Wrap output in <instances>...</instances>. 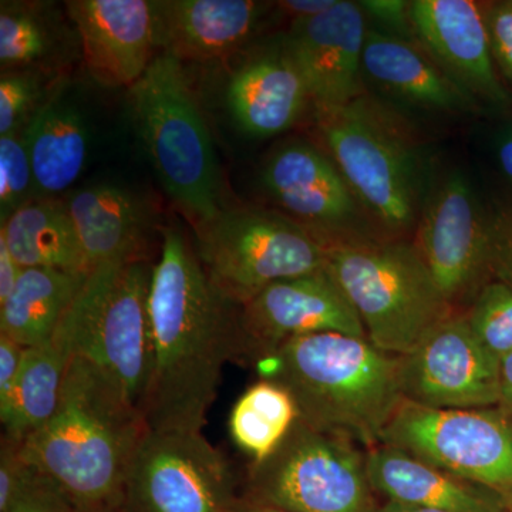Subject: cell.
I'll list each match as a JSON object with an SVG mask.
<instances>
[{
	"mask_svg": "<svg viewBox=\"0 0 512 512\" xmlns=\"http://www.w3.org/2000/svg\"><path fill=\"white\" fill-rule=\"evenodd\" d=\"M148 318L151 366L140 406L148 430L202 431L225 365L241 355L239 306L211 284L180 229H163Z\"/></svg>",
	"mask_w": 512,
	"mask_h": 512,
	"instance_id": "cell-1",
	"label": "cell"
},
{
	"mask_svg": "<svg viewBox=\"0 0 512 512\" xmlns=\"http://www.w3.org/2000/svg\"><path fill=\"white\" fill-rule=\"evenodd\" d=\"M148 431L140 407L96 363L74 355L55 414L22 443L74 508H120L124 481Z\"/></svg>",
	"mask_w": 512,
	"mask_h": 512,
	"instance_id": "cell-2",
	"label": "cell"
},
{
	"mask_svg": "<svg viewBox=\"0 0 512 512\" xmlns=\"http://www.w3.org/2000/svg\"><path fill=\"white\" fill-rule=\"evenodd\" d=\"M262 379L292 394L299 419L313 429L370 448L403 402L402 357L369 339L315 333L288 340L259 360Z\"/></svg>",
	"mask_w": 512,
	"mask_h": 512,
	"instance_id": "cell-3",
	"label": "cell"
},
{
	"mask_svg": "<svg viewBox=\"0 0 512 512\" xmlns=\"http://www.w3.org/2000/svg\"><path fill=\"white\" fill-rule=\"evenodd\" d=\"M316 120L350 190L382 227L404 232L419 222L420 148L400 114L365 93L316 109Z\"/></svg>",
	"mask_w": 512,
	"mask_h": 512,
	"instance_id": "cell-4",
	"label": "cell"
},
{
	"mask_svg": "<svg viewBox=\"0 0 512 512\" xmlns=\"http://www.w3.org/2000/svg\"><path fill=\"white\" fill-rule=\"evenodd\" d=\"M326 269L355 306L367 339L390 355L412 352L441 320L456 313L416 244L375 239L332 245Z\"/></svg>",
	"mask_w": 512,
	"mask_h": 512,
	"instance_id": "cell-5",
	"label": "cell"
},
{
	"mask_svg": "<svg viewBox=\"0 0 512 512\" xmlns=\"http://www.w3.org/2000/svg\"><path fill=\"white\" fill-rule=\"evenodd\" d=\"M130 97L138 134L165 190L200 225L214 220L221 212L217 160L181 62L156 57Z\"/></svg>",
	"mask_w": 512,
	"mask_h": 512,
	"instance_id": "cell-6",
	"label": "cell"
},
{
	"mask_svg": "<svg viewBox=\"0 0 512 512\" xmlns=\"http://www.w3.org/2000/svg\"><path fill=\"white\" fill-rule=\"evenodd\" d=\"M153 268L147 259L97 266L59 323L74 355L96 363L138 407L150 376Z\"/></svg>",
	"mask_w": 512,
	"mask_h": 512,
	"instance_id": "cell-7",
	"label": "cell"
},
{
	"mask_svg": "<svg viewBox=\"0 0 512 512\" xmlns=\"http://www.w3.org/2000/svg\"><path fill=\"white\" fill-rule=\"evenodd\" d=\"M197 254L215 289L241 308L275 282L325 268L328 247L295 218L242 208L200 225Z\"/></svg>",
	"mask_w": 512,
	"mask_h": 512,
	"instance_id": "cell-8",
	"label": "cell"
},
{
	"mask_svg": "<svg viewBox=\"0 0 512 512\" xmlns=\"http://www.w3.org/2000/svg\"><path fill=\"white\" fill-rule=\"evenodd\" d=\"M366 453L298 419L281 446L248 468L244 497L288 512H375Z\"/></svg>",
	"mask_w": 512,
	"mask_h": 512,
	"instance_id": "cell-9",
	"label": "cell"
},
{
	"mask_svg": "<svg viewBox=\"0 0 512 512\" xmlns=\"http://www.w3.org/2000/svg\"><path fill=\"white\" fill-rule=\"evenodd\" d=\"M380 444L463 480L512 493V419L495 409H431L403 400Z\"/></svg>",
	"mask_w": 512,
	"mask_h": 512,
	"instance_id": "cell-10",
	"label": "cell"
},
{
	"mask_svg": "<svg viewBox=\"0 0 512 512\" xmlns=\"http://www.w3.org/2000/svg\"><path fill=\"white\" fill-rule=\"evenodd\" d=\"M237 495L231 461L202 431L148 430L124 481L123 512H227Z\"/></svg>",
	"mask_w": 512,
	"mask_h": 512,
	"instance_id": "cell-11",
	"label": "cell"
},
{
	"mask_svg": "<svg viewBox=\"0 0 512 512\" xmlns=\"http://www.w3.org/2000/svg\"><path fill=\"white\" fill-rule=\"evenodd\" d=\"M402 357L407 402L431 409H495L500 362L474 335L464 313H453Z\"/></svg>",
	"mask_w": 512,
	"mask_h": 512,
	"instance_id": "cell-12",
	"label": "cell"
},
{
	"mask_svg": "<svg viewBox=\"0 0 512 512\" xmlns=\"http://www.w3.org/2000/svg\"><path fill=\"white\" fill-rule=\"evenodd\" d=\"M416 247L448 305L476 298L485 285L493 244L480 202L463 175L451 174L424 202Z\"/></svg>",
	"mask_w": 512,
	"mask_h": 512,
	"instance_id": "cell-13",
	"label": "cell"
},
{
	"mask_svg": "<svg viewBox=\"0 0 512 512\" xmlns=\"http://www.w3.org/2000/svg\"><path fill=\"white\" fill-rule=\"evenodd\" d=\"M315 333L367 339L355 306L326 266L275 282L239 308V360L258 363L288 340Z\"/></svg>",
	"mask_w": 512,
	"mask_h": 512,
	"instance_id": "cell-14",
	"label": "cell"
},
{
	"mask_svg": "<svg viewBox=\"0 0 512 512\" xmlns=\"http://www.w3.org/2000/svg\"><path fill=\"white\" fill-rule=\"evenodd\" d=\"M266 191L326 247L375 241L359 229L360 202L332 157L306 141L279 147L262 171Z\"/></svg>",
	"mask_w": 512,
	"mask_h": 512,
	"instance_id": "cell-15",
	"label": "cell"
},
{
	"mask_svg": "<svg viewBox=\"0 0 512 512\" xmlns=\"http://www.w3.org/2000/svg\"><path fill=\"white\" fill-rule=\"evenodd\" d=\"M365 18L359 3L338 0L323 15L292 23L284 50L305 80L315 109L342 106L365 94Z\"/></svg>",
	"mask_w": 512,
	"mask_h": 512,
	"instance_id": "cell-16",
	"label": "cell"
},
{
	"mask_svg": "<svg viewBox=\"0 0 512 512\" xmlns=\"http://www.w3.org/2000/svg\"><path fill=\"white\" fill-rule=\"evenodd\" d=\"M66 6L94 79L107 87L134 86L154 60V2L72 0Z\"/></svg>",
	"mask_w": 512,
	"mask_h": 512,
	"instance_id": "cell-17",
	"label": "cell"
},
{
	"mask_svg": "<svg viewBox=\"0 0 512 512\" xmlns=\"http://www.w3.org/2000/svg\"><path fill=\"white\" fill-rule=\"evenodd\" d=\"M414 35L430 56L471 97L507 99L498 82L485 13L473 0H414Z\"/></svg>",
	"mask_w": 512,
	"mask_h": 512,
	"instance_id": "cell-18",
	"label": "cell"
},
{
	"mask_svg": "<svg viewBox=\"0 0 512 512\" xmlns=\"http://www.w3.org/2000/svg\"><path fill=\"white\" fill-rule=\"evenodd\" d=\"M366 471L373 491L386 501L448 512H508L504 494L397 448L380 444L367 450Z\"/></svg>",
	"mask_w": 512,
	"mask_h": 512,
	"instance_id": "cell-19",
	"label": "cell"
},
{
	"mask_svg": "<svg viewBox=\"0 0 512 512\" xmlns=\"http://www.w3.org/2000/svg\"><path fill=\"white\" fill-rule=\"evenodd\" d=\"M156 8V46L181 60H212L238 49L261 16L251 0H161Z\"/></svg>",
	"mask_w": 512,
	"mask_h": 512,
	"instance_id": "cell-20",
	"label": "cell"
},
{
	"mask_svg": "<svg viewBox=\"0 0 512 512\" xmlns=\"http://www.w3.org/2000/svg\"><path fill=\"white\" fill-rule=\"evenodd\" d=\"M227 100L235 123L252 137L284 133L312 101L305 80L285 50L239 67L228 84Z\"/></svg>",
	"mask_w": 512,
	"mask_h": 512,
	"instance_id": "cell-21",
	"label": "cell"
},
{
	"mask_svg": "<svg viewBox=\"0 0 512 512\" xmlns=\"http://www.w3.org/2000/svg\"><path fill=\"white\" fill-rule=\"evenodd\" d=\"M363 73L396 99L423 109L464 111L473 97L421 45L404 37L367 29Z\"/></svg>",
	"mask_w": 512,
	"mask_h": 512,
	"instance_id": "cell-22",
	"label": "cell"
},
{
	"mask_svg": "<svg viewBox=\"0 0 512 512\" xmlns=\"http://www.w3.org/2000/svg\"><path fill=\"white\" fill-rule=\"evenodd\" d=\"M89 272L114 262L146 261L147 215L131 192L94 185L67 200Z\"/></svg>",
	"mask_w": 512,
	"mask_h": 512,
	"instance_id": "cell-23",
	"label": "cell"
},
{
	"mask_svg": "<svg viewBox=\"0 0 512 512\" xmlns=\"http://www.w3.org/2000/svg\"><path fill=\"white\" fill-rule=\"evenodd\" d=\"M22 136L37 197H53L76 183L89 156L90 133L72 100L59 94L37 107Z\"/></svg>",
	"mask_w": 512,
	"mask_h": 512,
	"instance_id": "cell-24",
	"label": "cell"
},
{
	"mask_svg": "<svg viewBox=\"0 0 512 512\" xmlns=\"http://www.w3.org/2000/svg\"><path fill=\"white\" fill-rule=\"evenodd\" d=\"M0 238L22 268L89 274L67 201L37 198L2 222Z\"/></svg>",
	"mask_w": 512,
	"mask_h": 512,
	"instance_id": "cell-25",
	"label": "cell"
},
{
	"mask_svg": "<svg viewBox=\"0 0 512 512\" xmlns=\"http://www.w3.org/2000/svg\"><path fill=\"white\" fill-rule=\"evenodd\" d=\"M73 356L72 342L59 326L46 342L26 348L15 390L0 410L5 436L23 443L55 414Z\"/></svg>",
	"mask_w": 512,
	"mask_h": 512,
	"instance_id": "cell-26",
	"label": "cell"
},
{
	"mask_svg": "<svg viewBox=\"0 0 512 512\" xmlns=\"http://www.w3.org/2000/svg\"><path fill=\"white\" fill-rule=\"evenodd\" d=\"M87 275L50 268H25L8 301L0 305V333L25 348L55 333Z\"/></svg>",
	"mask_w": 512,
	"mask_h": 512,
	"instance_id": "cell-27",
	"label": "cell"
},
{
	"mask_svg": "<svg viewBox=\"0 0 512 512\" xmlns=\"http://www.w3.org/2000/svg\"><path fill=\"white\" fill-rule=\"evenodd\" d=\"M299 419L292 394L282 384L261 379L249 386L229 413V436L235 446L262 463L281 446Z\"/></svg>",
	"mask_w": 512,
	"mask_h": 512,
	"instance_id": "cell-28",
	"label": "cell"
},
{
	"mask_svg": "<svg viewBox=\"0 0 512 512\" xmlns=\"http://www.w3.org/2000/svg\"><path fill=\"white\" fill-rule=\"evenodd\" d=\"M474 335L500 362L512 350V285L490 282L464 313Z\"/></svg>",
	"mask_w": 512,
	"mask_h": 512,
	"instance_id": "cell-29",
	"label": "cell"
},
{
	"mask_svg": "<svg viewBox=\"0 0 512 512\" xmlns=\"http://www.w3.org/2000/svg\"><path fill=\"white\" fill-rule=\"evenodd\" d=\"M47 33L33 13L16 6L0 12V62L3 66H22L36 62L47 50Z\"/></svg>",
	"mask_w": 512,
	"mask_h": 512,
	"instance_id": "cell-30",
	"label": "cell"
},
{
	"mask_svg": "<svg viewBox=\"0 0 512 512\" xmlns=\"http://www.w3.org/2000/svg\"><path fill=\"white\" fill-rule=\"evenodd\" d=\"M35 178L22 133L0 137V220L32 200Z\"/></svg>",
	"mask_w": 512,
	"mask_h": 512,
	"instance_id": "cell-31",
	"label": "cell"
},
{
	"mask_svg": "<svg viewBox=\"0 0 512 512\" xmlns=\"http://www.w3.org/2000/svg\"><path fill=\"white\" fill-rule=\"evenodd\" d=\"M39 96L35 77L29 74H3L0 80V137L19 134L32 119L29 114Z\"/></svg>",
	"mask_w": 512,
	"mask_h": 512,
	"instance_id": "cell-32",
	"label": "cell"
},
{
	"mask_svg": "<svg viewBox=\"0 0 512 512\" xmlns=\"http://www.w3.org/2000/svg\"><path fill=\"white\" fill-rule=\"evenodd\" d=\"M39 470L23 457L22 443L3 434L0 441V512H6L28 491Z\"/></svg>",
	"mask_w": 512,
	"mask_h": 512,
	"instance_id": "cell-33",
	"label": "cell"
},
{
	"mask_svg": "<svg viewBox=\"0 0 512 512\" xmlns=\"http://www.w3.org/2000/svg\"><path fill=\"white\" fill-rule=\"evenodd\" d=\"M491 52L507 79L512 83V0L495 3L485 15Z\"/></svg>",
	"mask_w": 512,
	"mask_h": 512,
	"instance_id": "cell-34",
	"label": "cell"
},
{
	"mask_svg": "<svg viewBox=\"0 0 512 512\" xmlns=\"http://www.w3.org/2000/svg\"><path fill=\"white\" fill-rule=\"evenodd\" d=\"M74 505L66 493L52 480L40 473L28 491L6 512H73Z\"/></svg>",
	"mask_w": 512,
	"mask_h": 512,
	"instance_id": "cell-35",
	"label": "cell"
},
{
	"mask_svg": "<svg viewBox=\"0 0 512 512\" xmlns=\"http://www.w3.org/2000/svg\"><path fill=\"white\" fill-rule=\"evenodd\" d=\"M410 3L402 0H369L359 2V5L366 16L376 19L386 28L397 29V36L406 39V32L414 33Z\"/></svg>",
	"mask_w": 512,
	"mask_h": 512,
	"instance_id": "cell-36",
	"label": "cell"
},
{
	"mask_svg": "<svg viewBox=\"0 0 512 512\" xmlns=\"http://www.w3.org/2000/svg\"><path fill=\"white\" fill-rule=\"evenodd\" d=\"M25 350V346L0 333V410L8 406L15 390Z\"/></svg>",
	"mask_w": 512,
	"mask_h": 512,
	"instance_id": "cell-37",
	"label": "cell"
},
{
	"mask_svg": "<svg viewBox=\"0 0 512 512\" xmlns=\"http://www.w3.org/2000/svg\"><path fill=\"white\" fill-rule=\"evenodd\" d=\"M22 266L9 251L6 242L0 238V305H3L18 284L23 272Z\"/></svg>",
	"mask_w": 512,
	"mask_h": 512,
	"instance_id": "cell-38",
	"label": "cell"
},
{
	"mask_svg": "<svg viewBox=\"0 0 512 512\" xmlns=\"http://www.w3.org/2000/svg\"><path fill=\"white\" fill-rule=\"evenodd\" d=\"M336 3L338 0H285L278 3V8L291 18L293 23H298L323 15Z\"/></svg>",
	"mask_w": 512,
	"mask_h": 512,
	"instance_id": "cell-39",
	"label": "cell"
},
{
	"mask_svg": "<svg viewBox=\"0 0 512 512\" xmlns=\"http://www.w3.org/2000/svg\"><path fill=\"white\" fill-rule=\"evenodd\" d=\"M497 409L512 419V350L500 360V403Z\"/></svg>",
	"mask_w": 512,
	"mask_h": 512,
	"instance_id": "cell-40",
	"label": "cell"
},
{
	"mask_svg": "<svg viewBox=\"0 0 512 512\" xmlns=\"http://www.w3.org/2000/svg\"><path fill=\"white\" fill-rule=\"evenodd\" d=\"M498 161L505 177L512 183V128L498 144Z\"/></svg>",
	"mask_w": 512,
	"mask_h": 512,
	"instance_id": "cell-41",
	"label": "cell"
},
{
	"mask_svg": "<svg viewBox=\"0 0 512 512\" xmlns=\"http://www.w3.org/2000/svg\"><path fill=\"white\" fill-rule=\"evenodd\" d=\"M227 512H288L284 510H278V508L269 507V505L254 503V501L248 500L244 495L238 497L231 507L228 508Z\"/></svg>",
	"mask_w": 512,
	"mask_h": 512,
	"instance_id": "cell-42",
	"label": "cell"
},
{
	"mask_svg": "<svg viewBox=\"0 0 512 512\" xmlns=\"http://www.w3.org/2000/svg\"><path fill=\"white\" fill-rule=\"evenodd\" d=\"M375 512H448L443 510H434V508L416 507V505H407L394 503V501H386L379 505Z\"/></svg>",
	"mask_w": 512,
	"mask_h": 512,
	"instance_id": "cell-43",
	"label": "cell"
},
{
	"mask_svg": "<svg viewBox=\"0 0 512 512\" xmlns=\"http://www.w3.org/2000/svg\"><path fill=\"white\" fill-rule=\"evenodd\" d=\"M73 512H123L120 508L96 507V508H74Z\"/></svg>",
	"mask_w": 512,
	"mask_h": 512,
	"instance_id": "cell-44",
	"label": "cell"
},
{
	"mask_svg": "<svg viewBox=\"0 0 512 512\" xmlns=\"http://www.w3.org/2000/svg\"><path fill=\"white\" fill-rule=\"evenodd\" d=\"M505 507L508 512H512V493L504 494Z\"/></svg>",
	"mask_w": 512,
	"mask_h": 512,
	"instance_id": "cell-45",
	"label": "cell"
}]
</instances>
